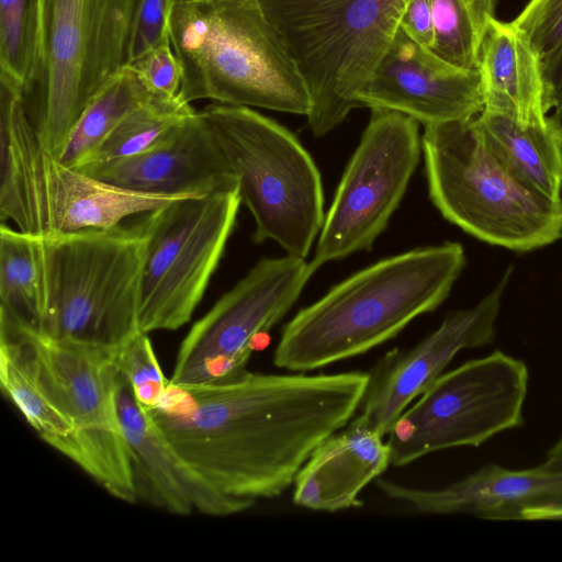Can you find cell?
<instances>
[{"instance_id": "obj_37", "label": "cell", "mask_w": 562, "mask_h": 562, "mask_svg": "<svg viewBox=\"0 0 562 562\" xmlns=\"http://www.w3.org/2000/svg\"><path fill=\"white\" fill-rule=\"evenodd\" d=\"M547 458L562 459V437L548 450Z\"/></svg>"}, {"instance_id": "obj_23", "label": "cell", "mask_w": 562, "mask_h": 562, "mask_svg": "<svg viewBox=\"0 0 562 562\" xmlns=\"http://www.w3.org/2000/svg\"><path fill=\"white\" fill-rule=\"evenodd\" d=\"M486 146L503 167L522 186L548 198L560 200L562 160L554 123L524 126L488 110L474 117Z\"/></svg>"}, {"instance_id": "obj_25", "label": "cell", "mask_w": 562, "mask_h": 562, "mask_svg": "<svg viewBox=\"0 0 562 562\" xmlns=\"http://www.w3.org/2000/svg\"><path fill=\"white\" fill-rule=\"evenodd\" d=\"M0 312L40 328L38 270L33 235L0 226Z\"/></svg>"}, {"instance_id": "obj_30", "label": "cell", "mask_w": 562, "mask_h": 562, "mask_svg": "<svg viewBox=\"0 0 562 562\" xmlns=\"http://www.w3.org/2000/svg\"><path fill=\"white\" fill-rule=\"evenodd\" d=\"M514 22L529 37L542 68L562 49V0H530Z\"/></svg>"}, {"instance_id": "obj_34", "label": "cell", "mask_w": 562, "mask_h": 562, "mask_svg": "<svg viewBox=\"0 0 562 562\" xmlns=\"http://www.w3.org/2000/svg\"><path fill=\"white\" fill-rule=\"evenodd\" d=\"M546 87L547 111L562 104V49L542 68Z\"/></svg>"}, {"instance_id": "obj_33", "label": "cell", "mask_w": 562, "mask_h": 562, "mask_svg": "<svg viewBox=\"0 0 562 562\" xmlns=\"http://www.w3.org/2000/svg\"><path fill=\"white\" fill-rule=\"evenodd\" d=\"M400 29L417 44L431 49L434 23L430 0H411L402 14Z\"/></svg>"}, {"instance_id": "obj_31", "label": "cell", "mask_w": 562, "mask_h": 562, "mask_svg": "<svg viewBox=\"0 0 562 562\" xmlns=\"http://www.w3.org/2000/svg\"><path fill=\"white\" fill-rule=\"evenodd\" d=\"M128 66L153 97L164 100L178 97L182 68L170 42L150 49Z\"/></svg>"}, {"instance_id": "obj_26", "label": "cell", "mask_w": 562, "mask_h": 562, "mask_svg": "<svg viewBox=\"0 0 562 562\" xmlns=\"http://www.w3.org/2000/svg\"><path fill=\"white\" fill-rule=\"evenodd\" d=\"M495 4L496 0H430L431 50L457 67L477 70L483 32Z\"/></svg>"}, {"instance_id": "obj_8", "label": "cell", "mask_w": 562, "mask_h": 562, "mask_svg": "<svg viewBox=\"0 0 562 562\" xmlns=\"http://www.w3.org/2000/svg\"><path fill=\"white\" fill-rule=\"evenodd\" d=\"M409 1L260 0L308 87L314 136L357 108L356 94L389 49Z\"/></svg>"}, {"instance_id": "obj_18", "label": "cell", "mask_w": 562, "mask_h": 562, "mask_svg": "<svg viewBox=\"0 0 562 562\" xmlns=\"http://www.w3.org/2000/svg\"><path fill=\"white\" fill-rule=\"evenodd\" d=\"M378 487L407 508L432 515H470L483 519L525 520L528 513L562 506V459L509 470L486 464L441 488H419L376 480Z\"/></svg>"}, {"instance_id": "obj_9", "label": "cell", "mask_w": 562, "mask_h": 562, "mask_svg": "<svg viewBox=\"0 0 562 562\" xmlns=\"http://www.w3.org/2000/svg\"><path fill=\"white\" fill-rule=\"evenodd\" d=\"M255 221L252 239L305 258L324 215L321 173L288 128L252 108L213 102L202 111Z\"/></svg>"}, {"instance_id": "obj_11", "label": "cell", "mask_w": 562, "mask_h": 562, "mask_svg": "<svg viewBox=\"0 0 562 562\" xmlns=\"http://www.w3.org/2000/svg\"><path fill=\"white\" fill-rule=\"evenodd\" d=\"M241 204L238 190L182 196L145 214L139 330L187 324L224 252Z\"/></svg>"}, {"instance_id": "obj_35", "label": "cell", "mask_w": 562, "mask_h": 562, "mask_svg": "<svg viewBox=\"0 0 562 562\" xmlns=\"http://www.w3.org/2000/svg\"><path fill=\"white\" fill-rule=\"evenodd\" d=\"M525 520H562V506L528 513Z\"/></svg>"}, {"instance_id": "obj_4", "label": "cell", "mask_w": 562, "mask_h": 562, "mask_svg": "<svg viewBox=\"0 0 562 562\" xmlns=\"http://www.w3.org/2000/svg\"><path fill=\"white\" fill-rule=\"evenodd\" d=\"M33 237L41 313L36 330L113 348L140 331L145 240L139 223Z\"/></svg>"}, {"instance_id": "obj_36", "label": "cell", "mask_w": 562, "mask_h": 562, "mask_svg": "<svg viewBox=\"0 0 562 562\" xmlns=\"http://www.w3.org/2000/svg\"><path fill=\"white\" fill-rule=\"evenodd\" d=\"M551 119H552L555 130H557L561 160H562V104L554 108V113L551 116Z\"/></svg>"}, {"instance_id": "obj_28", "label": "cell", "mask_w": 562, "mask_h": 562, "mask_svg": "<svg viewBox=\"0 0 562 562\" xmlns=\"http://www.w3.org/2000/svg\"><path fill=\"white\" fill-rule=\"evenodd\" d=\"M40 0H0V79L23 91L37 50Z\"/></svg>"}, {"instance_id": "obj_5", "label": "cell", "mask_w": 562, "mask_h": 562, "mask_svg": "<svg viewBox=\"0 0 562 562\" xmlns=\"http://www.w3.org/2000/svg\"><path fill=\"white\" fill-rule=\"evenodd\" d=\"M139 1L40 0L36 59L22 101L55 158L89 102L128 66Z\"/></svg>"}, {"instance_id": "obj_29", "label": "cell", "mask_w": 562, "mask_h": 562, "mask_svg": "<svg viewBox=\"0 0 562 562\" xmlns=\"http://www.w3.org/2000/svg\"><path fill=\"white\" fill-rule=\"evenodd\" d=\"M117 362L140 407L144 411L157 407L168 391L169 379L161 370L148 334L139 331L128 339L119 350Z\"/></svg>"}, {"instance_id": "obj_14", "label": "cell", "mask_w": 562, "mask_h": 562, "mask_svg": "<svg viewBox=\"0 0 562 562\" xmlns=\"http://www.w3.org/2000/svg\"><path fill=\"white\" fill-rule=\"evenodd\" d=\"M305 258H263L198 319L182 340L171 385L222 383L243 375L256 338L278 324L314 274Z\"/></svg>"}, {"instance_id": "obj_13", "label": "cell", "mask_w": 562, "mask_h": 562, "mask_svg": "<svg viewBox=\"0 0 562 562\" xmlns=\"http://www.w3.org/2000/svg\"><path fill=\"white\" fill-rule=\"evenodd\" d=\"M420 154L416 120L391 110L371 109L369 123L325 215L310 261L314 271L371 249L400 206Z\"/></svg>"}, {"instance_id": "obj_19", "label": "cell", "mask_w": 562, "mask_h": 562, "mask_svg": "<svg viewBox=\"0 0 562 562\" xmlns=\"http://www.w3.org/2000/svg\"><path fill=\"white\" fill-rule=\"evenodd\" d=\"M116 402L130 448L137 499L173 515L225 517L248 509L216 493L172 452L121 374Z\"/></svg>"}, {"instance_id": "obj_1", "label": "cell", "mask_w": 562, "mask_h": 562, "mask_svg": "<svg viewBox=\"0 0 562 562\" xmlns=\"http://www.w3.org/2000/svg\"><path fill=\"white\" fill-rule=\"evenodd\" d=\"M369 373L245 372L179 386L145 411L172 452L211 488L250 508L281 495L313 450L359 411Z\"/></svg>"}, {"instance_id": "obj_10", "label": "cell", "mask_w": 562, "mask_h": 562, "mask_svg": "<svg viewBox=\"0 0 562 562\" xmlns=\"http://www.w3.org/2000/svg\"><path fill=\"white\" fill-rule=\"evenodd\" d=\"M528 381L526 363L499 350L443 372L387 429L391 465L520 427Z\"/></svg>"}, {"instance_id": "obj_12", "label": "cell", "mask_w": 562, "mask_h": 562, "mask_svg": "<svg viewBox=\"0 0 562 562\" xmlns=\"http://www.w3.org/2000/svg\"><path fill=\"white\" fill-rule=\"evenodd\" d=\"M22 327L75 428L64 456L113 497L136 503L132 459L116 402L121 347L53 338Z\"/></svg>"}, {"instance_id": "obj_3", "label": "cell", "mask_w": 562, "mask_h": 562, "mask_svg": "<svg viewBox=\"0 0 562 562\" xmlns=\"http://www.w3.org/2000/svg\"><path fill=\"white\" fill-rule=\"evenodd\" d=\"M169 29L180 101L308 115L306 81L260 0H172Z\"/></svg>"}, {"instance_id": "obj_21", "label": "cell", "mask_w": 562, "mask_h": 562, "mask_svg": "<svg viewBox=\"0 0 562 562\" xmlns=\"http://www.w3.org/2000/svg\"><path fill=\"white\" fill-rule=\"evenodd\" d=\"M477 72L484 109L527 126L548 121L541 60L527 34L492 14L481 42Z\"/></svg>"}, {"instance_id": "obj_27", "label": "cell", "mask_w": 562, "mask_h": 562, "mask_svg": "<svg viewBox=\"0 0 562 562\" xmlns=\"http://www.w3.org/2000/svg\"><path fill=\"white\" fill-rule=\"evenodd\" d=\"M196 111L178 99L154 98L128 113L113 130L90 162L142 154L162 142ZM88 162V164H90Z\"/></svg>"}, {"instance_id": "obj_22", "label": "cell", "mask_w": 562, "mask_h": 562, "mask_svg": "<svg viewBox=\"0 0 562 562\" xmlns=\"http://www.w3.org/2000/svg\"><path fill=\"white\" fill-rule=\"evenodd\" d=\"M0 382L3 393L42 440L61 454L75 428L23 327L0 313Z\"/></svg>"}, {"instance_id": "obj_16", "label": "cell", "mask_w": 562, "mask_h": 562, "mask_svg": "<svg viewBox=\"0 0 562 562\" xmlns=\"http://www.w3.org/2000/svg\"><path fill=\"white\" fill-rule=\"evenodd\" d=\"M355 101L357 108L400 112L423 125L470 120L484 109L477 70L443 60L401 29Z\"/></svg>"}, {"instance_id": "obj_17", "label": "cell", "mask_w": 562, "mask_h": 562, "mask_svg": "<svg viewBox=\"0 0 562 562\" xmlns=\"http://www.w3.org/2000/svg\"><path fill=\"white\" fill-rule=\"evenodd\" d=\"M77 169L104 183L144 194L180 198L238 190L237 178L201 111L142 154Z\"/></svg>"}, {"instance_id": "obj_6", "label": "cell", "mask_w": 562, "mask_h": 562, "mask_svg": "<svg viewBox=\"0 0 562 562\" xmlns=\"http://www.w3.org/2000/svg\"><path fill=\"white\" fill-rule=\"evenodd\" d=\"M422 151L430 200L465 233L515 251L562 237V199L517 181L486 146L474 117L424 125Z\"/></svg>"}, {"instance_id": "obj_2", "label": "cell", "mask_w": 562, "mask_h": 562, "mask_svg": "<svg viewBox=\"0 0 562 562\" xmlns=\"http://www.w3.org/2000/svg\"><path fill=\"white\" fill-rule=\"evenodd\" d=\"M465 266L459 243L412 249L359 270L284 326L274 366L305 372L369 351L436 310Z\"/></svg>"}, {"instance_id": "obj_15", "label": "cell", "mask_w": 562, "mask_h": 562, "mask_svg": "<svg viewBox=\"0 0 562 562\" xmlns=\"http://www.w3.org/2000/svg\"><path fill=\"white\" fill-rule=\"evenodd\" d=\"M508 267L495 288L475 306L448 315L437 329L414 347L394 349L368 372L359 416L384 436L396 418L443 372L463 349L492 344Z\"/></svg>"}, {"instance_id": "obj_32", "label": "cell", "mask_w": 562, "mask_h": 562, "mask_svg": "<svg viewBox=\"0 0 562 562\" xmlns=\"http://www.w3.org/2000/svg\"><path fill=\"white\" fill-rule=\"evenodd\" d=\"M172 0H140L137 7L130 43L128 65L150 49L170 42Z\"/></svg>"}, {"instance_id": "obj_7", "label": "cell", "mask_w": 562, "mask_h": 562, "mask_svg": "<svg viewBox=\"0 0 562 562\" xmlns=\"http://www.w3.org/2000/svg\"><path fill=\"white\" fill-rule=\"evenodd\" d=\"M177 199L127 191L60 162L38 139L22 91L0 79L1 223L34 236L106 229Z\"/></svg>"}, {"instance_id": "obj_20", "label": "cell", "mask_w": 562, "mask_h": 562, "mask_svg": "<svg viewBox=\"0 0 562 562\" xmlns=\"http://www.w3.org/2000/svg\"><path fill=\"white\" fill-rule=\"evenodd\" d=\"M390 465L385 436L358 415L313 450L294 479L293 502L328 513L361 506V492Z\"/></svg>"}, {"instance_id": "obj_24", "label": "cell", "mask_w": 562, "mask_h": 562, "mask_svg": "<svg viewBox=\"0 0 562 562\" xmlns=\"http://www.w3.org/2000/svg\"><path fill=\"white\" fill-rule=\"evenodd\" d=\"M154 98L137 74L126 66L86 106L68 136L59 161L74 169L90 162L119 123Z\"/></svg>"}]
</instances>
